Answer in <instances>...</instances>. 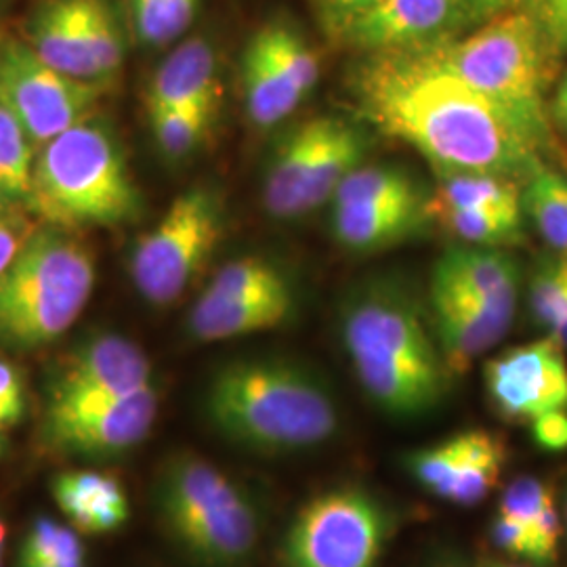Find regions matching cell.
<instances>
[{"mask_svg":"<svg viewBox=\"0 0 567 567\" xmlns=\"http://www.w3.org/2000/svg\"><path fill=\"white\" fill-rule=\"evenodd\" d=\"M360 116L414 147L435 173H489L526 183L540 150L496 103L458 79L437 47L364 53L351 74Z\"/></svg>","mask_w":567,"mask_h":567,"instance_id":"6da1fadb","label":"cell"},{"mask_svg":"<svg viewBox=\"0 0 567 567\" xmlns=\"http://www.w3.org/2000/svg\"><path fill=\"white\" fill-rule=\"evenodd\" d=\"M339 339L365 398L386 419L423 421L456 379L435 339L429 309L398 278L374 276L339 307Z\"/></svg>","mask_w":567,"mask_h":567,"instance_id":"7a4b0ae2","label":"cell"},{"mask_svg":"<svg viewBox=\"0 0 567 567\" xmlns=\"http://www.w3.org/2000/svg\"><path fill=\"white\" fill-rule=\"evenodd\" d=\"M204 416L225 442L259 456H297L334 442L343 410L324 374L286 355L238 358L204 389Z\"/></svg>","mask_w":567,"mask_h":567,"instance_id":"3957f363","label":"cell"},{"mask_svg":"<svg viewBox=\"0 0 567 567\" xmlns=\"http://www.w3.org/2000/svg\"><path fill=\"white\" fill-rule=\"evenodd\" d=\"M152 507L168 543L194 567H250L261 550L259 498L198 452L164 458L152 482Z\"/></svg>","mask_w":567,"mask_h":567,"instance_id":"277c9868","label":"cell"},{"mask_svg":"<svg viewBox=\"0 0 567 567\" xmlns=\"http://www.w3.org/2000/svg\"><path fill=\"white\" fill-rule=\"evenodd\" d=\"M30 210L60 229L114 227L140 217L142 192L107 124L89 118L41 145Z\"/></svg>","mask_w":567,"mask_h":567,"instance_id":"5b68a950","label":"cell"},{"mask_svg":"<svg viewBox=\"0 0 567 567\" xmlns=\"http://www.w3.org/2000/svg\"><path fill=\"white\" fill-rule=\"evenodd\" d=\"M93 252L60 227L34 231L0 274V347L37 351L60 341L91 301Z\"/></svg>","mask_w":567,"mask_h":567,"instance_id":"8992f818","label":"cell"},{"mask_svg":"<svg viewBox=\"0 0 567 567\" xmlns=\"http://www.w3.org/2000/svg\"><path fill=\"white\" fill-rule=\"evenodd\" d=\"M435 47L458 79L507 112L538 150L547 147L550 112L545 91L559 55L524 9H508Z\"/></svg>","mask_w":567,"mask_h":567,"instance_id":"52a82bcc","label":"cell"},{"mask_svg":"<svg viewBox=\"0 0 567 567\" xmlns=\"http://www.w3.org/2000/svg\"><path fill=\"white\" fill-rule=\"evenodd\" d=\"M398 513L377 489L344 482L309 496L278 545V567H381Z\"/></svg>","mask_w":567,"mask_h":567,"instance_id":"ba28073f","label":"cell"},{"mask_svg":"<svg viewBox=\"0 0 567 567\" xmlns=\"http://www.w3.org/2000/svg\"><path fill=\"white\" fill-rule=\"evenodd\" d=\"M225 236V203L219 189L194 185L145 231L131 257V278L147 303H177L200 276Z\"/></svg>","mask_w":567,"mask_h":567,"instance_id":"9c48e42d","label":"cell"},{"mask_svg":"<svg viewBox=\"0 0 567 567\" xmlns=\"http://www.w3.org/2000/svg\"><path fill=\"white\" fill-rule=\"evenodd\" d=\"M156 385L122 395L49 398L42 423L47 444L81 458H114L142 446L158 421Z\"/></svg>","mask_w":567,"mask_h":567,"instance_id":"30bf717a","label":"cell"},{"mask_svg":"<svg viewBox=\"0 0 567 567\" xmlns=\"http://www.w3.org/2000/svg\"><path fill=\"white\" fill-rule=\"evenodd\" d=\"M110 86L65 76L18 39L0 42V100L18 116L32 142L60 137L93 118V110Z\"/></svg>","mask_w":567,"mask_h":567,"instance_id":"8fae6325","label":"cell"},{"mask_svg":"<svg viewBox=\"0 0 567 567\" xmlns=\"http://www.w3.org/2000/svg\"><path fill=\"white\" fill-rule=\"evenodd\" d=\"M487 398L511 423L567 410L566 349L550 337L511 347L484 368Z\"/></svg>","mask_w":567,"mask_h":567,"instance_id":"7c38bea8","label":"cell"},{"mask_svg":"<svg viewBox=\"0 0 567 567\" xmlns=\"http://www.w3.org/2000/svg\"><path fill=\"white\" fill-rule=\"evenodd\" d=\"M477 28L463 0H383L351 23L337 44L355 53H379L454 41Z\"/></svg>","mask_w":567,"mask_h":567,"instance_id":"4fadbf2b","label":"cell"},{"mask_svg":"<svg viewBox=\"0 0 567 567\" xmlns=\"http://www.w3.org/2000/svg\"><path fill=\"white\" fill-rule=\"evenodd\" d=\"M429 318L452 374H465L471 364L505 339L515 316L477 301L454 284L431 278Z\"/></svg>","mask_w":567,"mask_h":567,"instance_id":"5bb4252c","label":"cell"},{"mask_svg":"<svg viewBox=\"0 0 567 567\" xmlns=\"http://www.w3.org/2000/svg\"><path fill=\"white\" fill-rule=\"evenodd\" d=\"M150 385L154 368L142 347L121 334H100L61 362L51 398L122 395Z\"/></svg>","mask_w":567,"mask_h":567,"instance_id":"9a60e30c","label":"cell"},{"mask_svg":"<svg viewBox=\"0 0 567 567\" xmlns=\"http://www.w3.org/2000/svg\"><path fill=\"white\" fill-rule=\"evenodd\" d=\"M51 496L82 536H105L124 527L131 503L121 480L102 471H63L51 480Z\"/></svg>","mask_w":567,"mask_h":567,"instance_id":"2e32d148","label":"cell"},{"mask_svg":"<svg viewBox=\"0 0 567 567\" xmlns=\"http://www.w3.org/2000/svg\"><path fill=\"white\" fill-rule=\"evenodd\" d=\"M431 200V198H429ZM429 200L408 204L332 206L330 227L337 243L355 252H377L423 234L433 221Z\"/></svg>","mask_w":567,"mask_h":567,"instance_id":"e0dca14e","label":"cell"},{"mask_svg":"<svg viewBox=\"0 0 567 567\" xmlns=\"http://www.w3.org/2000/svg\"><path fill=\"white\" fill-rule=\"evenodd\" d=\"M221 100L217 53L204 37L179 42L156 70L147 91V107L210 105L221 110Z\"/></svg>","mask_w":567,"mask_h":567,"instance_id":"ac0fdd59","label":"cell"},{"mask_svg":"<svg viewBox=\"0 0 567 567\" xmlns=\"http://www.w3.org/2000/svg\"><path fill=\"white\" fill-rule=\"evenodd\" d=\"M431 278L454 284L508 316L517 313L519 265L501 248L456 246L435 264Z\"/></svg>","mask_w":567,"mask_h":567,"instance_id":"d6986e66","label":"cell"},{"mask_svg":"<svg viewBox=\"0 0 567 567\" xmlns=\"http://www.w3.org/2000/svg\"><path fill=\"white\" fill-rule=\"evenodd\" d=\"M23 41L61 74L97 82L86 47L82 0H44L28 23Z\"/></svg>","mask_w":567,"mask_h":567,"instance_id":"ffe728a7","label":"cell"},{"mask_svg":"<svg viewBox=\"0 0 567 567\" xmlns=\"http://www.w3.org/2000/svg\"><path fill=\"white\" fill-rule=\"evenodd\" d=\"M297 313V295L276 299H224L203 292L187 316V330L200 343L243 339L286 326Z\"/></svg>","mask_w":567,"mask_h":567,"instance_id":"44dd1931","label":"cell"},{"mask_svg":"<svg viewBox=\"0 0 567 567\" xmlns=\"http://www.w3.org/2000/svg\"><path fill=\"white\" fill-rule=\"evenodd\" d=\"M330 116H316L286 131L271 152L264 177L265 210L276 219H297V200Z\"/></svg>","mask_w":567,"mask_h":567,"instance_id":"7402d4cb","label":"cell"},{"mask_svg":"<svg viewBox=\"0 0 567 567\" xmlns=\"http://www.w3.org/2000/svg\"><path fill=\"white\" fill-rule=\"evenodd\" d=\"M243 91L246 114L261 128L280 124L305 100L303 93L250 41L243 55Z\"/></svg>","mask_w":567,"mask_h":567,"instance_id":"603a6c76","label":"cell"},{"mask_svg":"<svg viewBox=\"0 0 567 567\" xmlns=\"http://www.w3.org/2000/svg\"><path fill=\"white\" fill-rule=\"evenodd\" d=\"M507 454V444L501 435L487 429H466L465 452L447 503L466 508L482 505L501 484Z\"/></svg>","mask_w":567,"mask_h":567,"instance_id":"cb8c5ba5","label":"cell"},{"mask_svg":"<svg viewBox=\"0 0 567 567\" xmlns=\"http://www.w3.org/2000/svg\"><path fill=\"white\" fill-rule=\"evenodd\" d=\"M431 204L487 210L522 221V185L515 179L489 173H452L440 177Z\"/></svg>","mask_w":567,"mask_h":567,"instance_id":"d4e9b609","label":"cell"},{"mask_svg":"<svg viewBox=\"0 0 567 567\" xmlns=\"http://www.w3.org/2000/svg\"><path fill=\"white\" fill-rule=\"evenodd\" d=\"M34 163L32 137L0 100V210H30Z\"/></svg>","mask_w":567,"mask_h":567,"instance_id":"484cf974","label":"cell"},{"mask_svg":"<svg viewBox=\"0 0 567 567\" xmlns=\"http://www.w3.org/2000/svg\"><path fill=\"white\" fill-rule=\"evenodd\" d=\"M250 42L271 61L305 97L320 81V58L303 34L288 21H269Z\"/></svg>","mask_w":567,"mask_h":567,"instance_id":"4316f807","label":"cell"},{"mask_svg":"<svg viewBox=\"0 0 567 567\" xmlns=\"http://www.w3.org/2000/svg\"><path fill=\"white\" fill-rule=\"evenodd\" d=\"M426 196L419 182L398 166H358L351 171L332 196V206L351 204L425 203Z\"/></svg>","mask_w":567,"mask_h":567,"instance_id":"83f0119b","label":"cell"},{"mask_svg":"<svg viewBox=\"0 0 567 567\" xmlns=\"http://www.w3.org/2000/svg\"><path fill=\"white\" fill-rule=\"evenodd\" d=\"M522 210L557 252H567V177L548 166L536 168L522 189Z\"/></svg>","mask_w":567,"mask_h":567,"instance_id":"f1b7e54d","label":"cell"},{"mask_svg":"<svg viewBox=\"0 0 567 567\" xmlns=\"http://www.w3.org/2000/svg\"><path fill=\"white\" fill-rule=\"evenodd\" d=\"M82 18L95 79L112 86L126 60V32L112 0H82Z\"/></svg>","mask_w":567,"mask_h":567,"instance_id":"f546056e","label":"cell"},{"mask_svg":"<svg viewBox=\"0 0 567 567\" xmlns=\"http://www.w3.org/2000/svg\"><path fill=\"white\" fill-rule=\"evenodd\" d=\"M208 295L224 299H276L292 297L295 288L278 265L269 264L259 257H244L231 264L224 265L210 284L206 286Z\"/></svg>","mask_w":567,"mask_h":567,"instance_id":"4dcf8cb0","label":"cell"},{"mask_svg":"<svg viewBox=\"0 0 567 567\" xmlns=\"http://www.w3.org/2000/svg\"><path fill=\"white\" fill-rule=\"evenodd\" d=\"M219 107L210 105H154L147 107L158 147L171 158L196 152L217 121Z\"/></svg>","mask_w":567,"mask_h":567,"instance_id":"1f68e13d","label":"cell"},{"mask_svg":"<svg viewBox=\"0 0 567 567\" xmlns=\"http://www.w3.org/2000/svg\"><path fill=\"white\" fill-rule=\"evenodd\" d=\"M203 0H128V21L143 47L179 41L196 20Z\"/></svg>","mask_w":567,"mask_h":567,"instance_id":"d6a6232c","label":"cell"},{"mask_svg":"<svg viewBox=\"0 0 567 567\" xmlns=\"http://www.w3.org/2000/svg\"><path fill=\"white\" fill-rule=\"evenodd\" d=\"M529 309L534 320L547 328V337L567 349V252H557L536 267Z\"/></svg>","mask_w":567,"mask_h":567,"instance_id":"836d02e7","label":"cell"},{"mask_svg":"<svg viewBox=\"0 0 567 567\" xmlns=\"http://www.w3.org/2000/svg\"><path fill=\"white\" fill-rule=\"evenodd\" d=\"M463 452H465V431L454 433L442 442H433V444L405 452L402 466L416 486L425 489L426 494L447 503Z\"/></svg>","mask_w":567,"mask_h":567,"instance_id":"e575fe53","label":"cell"},{"mask_svg":"<svg viewBox=\"0 0 567 567\" xmlns=\"http://www.w3.org/2000/svg\"><path fill=\"white\" fill-rule=\"evenodd\" d=\"M429 213L433 221L442 225L452 236L468 246L501 248L522 238V221L507 219L487 210L440 206L429 200Z\"/></svg>","mask_w":567,"mask_h":567,"instance_id":"d590c367","label":"cell"},{"mask_svg":"<svg viewBox=\"0 0 567 567\" xmlns=\"http://www.w3.org/2000/svg\"><path fill=\"white\" fill-rule=\"evenodd\" d=\"M20 561H49L53 567H89L86 547L74 527L37 517L20 545Z\"/></svg>","mask_w":567,"mask_h":567,"instance_id":"8d00e7d4","label":"cell"},{"mask_svg":"<svg viewBox=\"0 0 567 567\" xmlns=\"http://www.w3.org/2000/svg\"><path fill=\"white\" fill-rule=\"evenodd\" d=\"M553 503H557L555 494L543 480L534 475H519L503 489L498 498V513L529 526Z\"/></svg>","mask_w":567,"mask_h":567,"instance_id":"74e56055","label":"cell"},{"mask_svg":"<svg viewBox=\"0 0 567 567\" xmlns=\"http://www.w3.org/2000/svg\"><path fill=\"white\" fill-rule=\"evenodd\" d=\"M383 0H311L316 20L332 42L339 41L344 30L377 9Z\"/></svg>","mask_w":567,"mask_h":567,"instance_id":"f35d334b","label":"cell"},{"mask_svg":"<svg viewBox=\"0 0 567 567\" xmlns=\"http://www.w3.org/2000/svg\"><path fill=\"white\" fill-rule=\"evenodd\" d=\"M517 7L538 23L557 55L567 53V0H519Z\"/></svg>","mask_w":567,"mask_h":567,"instance_id":"ab89813d","label":"cell"},{"mask_svg":"<svg viewBox=\"0 0 567 567\" xmlns=\"http://www.w3.org/2000/svg\"><path fill=\"white\" fill-rule=\"evenodd\" d=\"M489 540H492V547L511 559H522L529 564L534 561L532 527L519 519L498 513L489 526Z\"/></svg>","mask_w":567,"mask_h":567,"instance_id":"60d3db41","label":"cell"},{"mask_svg":"<svg viewBox=\"0 0 567 567\" xmlns=\"http://www.w3.org/2000/svg\"><path fill=\"white\" fill-rule=\"evenodd\" d=\"M25 383L20 368L0 358V426L20 425L25 416Z\"/></svg>","mask_w":567,"mask_h":567,"instance_id":"b9f144b4","label":"cell"},{"mask_svg":"<svg viewBox=\"0 0 567 567\" xmlns=\"http://www.w3.org/2000/svg\"><path fill=\"white\" fill-rule=\"evenodd\" d=\"M536 446L548 452L567 450V410H555L529 423Z\"/></svg>","mask_w":567,"mask_h":567,"instance_id":"7bdbcfd3","label":"cell"},{"mask_svg":"<svg viewBox=\"0 0 567 567\" xmlns=\"http://www.w3.org/2000/svg\"><path fill=\"white\" fill-rule=\"evenodd\" d=\"M32 234L34 231H30V225L21 219L20 213L0 210V274L16 259Z\"/></svg>","mask_w":567,"mask_h":567,"instance_id":"ee69618b","label":"cell"},{"mask_svg":"<svg viewBox=\"0 0 567 567\" xmlns=\"http://www.w3.org/2000/svg\"><path fill=\"white\" fill-rule=\"evenodd\" d=\"M519 0H463L468 16L475 21V25H482L484 21L492 20L508 9H515Z\"/></svg>","mask_w":567,"mask_h":567,"instance_id":"f6af8a7d","label":"cell"},{"mask_svg":"<svg viewBox=\"0 0 567 567\" xmlns=\"http://www.w3.org/2000/svg\"><path fill=\"white\" fill-rule=\"evenodd\" d=\"M421 567H475L473 564H468L465 557L452 548H440V550H433Z\"/></svg>","mask_w":567,"mask_h":567,"instance_id":"bcb514c9","label":"cell"},{"mask_svg":"<svg viewBox=\"0 0 567 567\" xmlns=\"http://www.w3.org/2000/svg\"><path fill=\"white\" fill-rule=\"evenodd\" d=\"M475 567H534L526 566V564H517V561H508V559H503V557H482L477 564H473Z\"/></svg>","mask_w":567,"mask_h":567,"instance_id":"7dc6e473","label":"cell"},{"mask_svg":"<svg viewBox=\"0 0 567 567\" xmlns=\"http://www.w3.org/2000/svg\"><path fill=\"white\" fill-rule=\"evenodd\" d=\"M559 105H567V74L564 76L561 84H559L557 93H555V100L550 103V107H559Z\"/></svg>","mask_w":567,"mask_h":567,"instance_id":"c3c4849f","label":"cell"},{"mask_svg":"<svg viewBox=\"0 0 567 567\" xmlns=\"http://www.w3.org/2000/svg\"><path fill=\"white\" fill-rule=\"evenodd\" d=\"M550 116L555 118V122L567 131V105H559V107H550Z\"/></svg>","mask_w":567,"mask_h":567,"instance_id":"681fc988","label":"cell"},{"mask_svg":"<svg viewBox=\"0 0 567 567\" xmlns=\"http://www.w3.org/2000/svg\"><path fill=\"white\" fill-rule=\"evenodd\" d=\"M18 567H53L49 561H20Z\"/></svg>","mask_w":567,"mask_h":567,"instance_id":"f907efd6","label":"cell"},{"mask_svg":"<svg viewBox=\"0 0 567 567\" xmlns=\"http://www.w3.org/2000/svg\"><path fill=\"white\" fill-rule=\"evenodd\" d=\"M561 517H564V529H566V538H567V489H566V498H564V513H561Z\"/></svg>","mask_w":567,"mask_h":567,"instance_id":"816d5d0a","label":"cell"},{"mask_svg":"<svg viewBox=\"0 0 567 567\" xmlns=\"http://www.w3.org/2000/svg\"><path fill=\"white\" fill-rule=\"evenodd\" d=\"M2 447H4V440H2V429H0V454H2Z\"/></svg>","mask_w":567,"mask_h":567,"instance_id":"f5cc1de1","label":"cell"},{"mask_svg":"<svg viewBox=\"0 0 567 567\" xmlns=\"http://www.w3.org/2000/svg\"><path fill=\"white\" fill-rule=\"evenodd\" d=\"M0 567H4V555H0Z\"/></svg>","mask_w":567,"mask_h":567,"instance_id":"db71d44e","label":"cell"},{"mask_svg":"<svg viewBox=\"0 0 567 567\" xmlns=\"http://www.w3.org/2000/svg\"><path fill=\"white\" fill-rule=\"evenodd\" d=\"M0 42H2V39H0Z\"/></svg>","mask_w":567,"mask_h":567,"instance_id":"11a10c76","label":"cell"}]
</instances>
